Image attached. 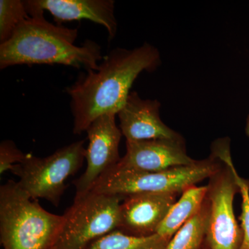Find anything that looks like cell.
Returning a JSON list of instances; mask_svg holds the SVG:
<instances>
[{
	"instance_id": "6da1fadb",
	"label": "cell",
	"mask_w": 249,
	"mask_h": 249,
	"mask_svg": "<svg viewBox=\"0 0 249 249\" xmlns=\"http://www.w3.org/2000/svg\"><path fill=\"white\" fill-rule=\"evenodd\" d=\"M160 62L158 49L145 42L133 49H113L97 70L80 76L66 89L71 97L73 134L86 132L93 121L103 114L117 115L139 74L157 70Z\"/></svg>"
},
{
	"instance_id": "7a4b0ae2",
	"label": "cell",
	"mask_w": 249,
	"mask_h": 249,
	"mask_svg": "<svg viewBox=\"0 0 249 249\" xmlns=\"http://www.w3.org/2000/svg\"><path fill=\"white\" fill-rule=\"evenodd\" d=\"M78 29L54 25L44 15L30 17L0 44V69L16 65H62L96 70L103 59L101 46L91 40L74 45Z\"/></svg>"
},
{
	"instance_id": "3957f363",
	"label": "cell",
	"mask_w": 249,
	"mask_h": 249,
	"mask_svg": "<svg viewBox=\"0 0 249 249\" xmlns=\"http://www.w3.org/2000/svg\"><path fill=\"white\" fill-rule=\"evenodd\" d=\"M65 217L45 211L9 180L0 187V241L3 249L53 247Z\"/></svg>"
},
{
	"instance_id": "277c9868",
	"label": "cell",
	"mask_w": 249,
	"mask_h": 249,
	"mask_svg": "<svg viewBox=\"0 0 249 249\" xmlns=\"http://www.w3.org/2000/svg\"><path fill=\"white\" fill-rule=\"evenodd\" d=\"M220 159V167L211 178L205 198L207 211L206 245L210 249H239L242 231L234 213L233 200L240 193L236 170L231 154L229 138L218 139L213 143Z\"/></svg>"
},
{
	"instance_id": "5b68a950",
	"label": "cell",
	"mask_w": 249,
	"mask_h": 249,
	"mask_svg": "<svg viewBox=\"0 0 249 249\" xmlns=\"http://www.w3.org/2000/svg\"><path fill=\"white\" fill-rule=\"evenodd\" d=\"M220 159L211 150L209 159L193 164L165 171L140 172L124 169L117 165L103 174L90 192L125 198L142 193L181 194L188 187L210 178L220 167Z\"/></svg>"
},
{
	"instance_id": "8992f818",
	"label": "cell",
	"mask_w": 249,
	"mask_h": 249,
	"mask_svg": "<svg viewBox=\"0 0 249 249\" xmlns=\"http://www.w3.org/2000/svg\"><path fill=\"white\" fill-rule=\"evenodd\" d=\"M84 144L83 140L72 142L46 157L27 154L11 170L19 177L18 186L31 199H45L58 206L67 188L65 181L83 164Z\"/></svg>"
},
{
	"instance_id": "52a82bcc",
	"label": "cell",
	"mask_w": 249,
	"mask_h": 249,
	"mask_svg": "<svg viewBox=\"0 0 249 249\" xmlns=\"http://www.w3.org/2000/svg\"><path fill=\"white\" fill-rule=\"evenodd\" d=\"M123 196L89 192L74 199L63 214L65 222L54 247L85 249L95 240L118 230Z\"/></svg>"
},
{
	"instance_id": "ba28073f",
	"label": "cell",
	"mask_w": 249,
	"mask_h": 249,
	"mask_svg": "<svg viewBox=\"0 0 249 249\" xmlns=\"http://www.w3.org/2000/svg\"><path fill=\"white\" fill-rule=\"evenodd\" d=\"M113 113L99 116L86 130L89 145L86 149L87 168L85 173L73 181L78 199L88 194L103 174L120 161L119 144L122 132Z\"/></svg>"
},
{
	"instance_id": "9c48e42d",
	"label": "cell",
	"mask_w": 249,
	"mask_h": 249,
	"mask_svg": "<svg viewBox=\"0 0 249 249\" xmlns=\"http://www.w3.org/2000/svg\"><path fill=\"white\" fill-rule=\"evenodd\" d=\"M188 155L183 138L126 142V153L117 165L135 171H165L196 163Z\"/></svg>"
},
{
	"instance_id": "30bf717a",
	"label": "cell",
	"mask_w": 249,
	"mask_h": 249,
	"mask_svg": "<svg viewBox=\"0 0 249 249\" xmlns=\"http://www.w3.org/2000/svg\"><path fill=\"white\" fill-rule=\"evenodd\" d=\"M178 196V193H165L126 196L121 204V222L118 230L136 237L157 234Z\"/></svg>"
},
{
	"instance_id": "8fae6325",
	"label": "cell",
	"mask_w": 249,
	"mask_h": 249,
	"mask_svg": "<svg viewBox=\"0 0 249 249\" xmlns=\"http://www.w3.org/2000/svg\"><path fill=\"white\" fill-rule=\"evenodd\" d=\"M24 3L29 15L49 11L58 25L88 19L106 28L109 41L117 33L114 0H26Z\"/></svg>"
},
{
	"instance_id": "7c38bea8",
	"label": "cell",
	"mask_w": 249,
	"mask_h": 249,
	"mask_svg": "<svg viewBox=\"0 0 249 249\" xmlns=\"http://www.w3.org/2000/svg\"><path fill=\"white\" fill-rule=\"evenodd\" d=\"M160 108L157 100L142 99L137 91L130 92L117 114L126 142L182 138L162 121Z\"/></svg>"
},
{
	"instance_id": "4fadbf2b",
	"label": "cell",
	"mask_w": 249,
	"mask_h": 249,
	"mask_svg": "<svg viewBox=\"0 0 249 249\" xmlns=\"http://www.w3.org/2000/svg\"><path fill=\"white\" fill-rule=\"evenodd\" d=\"M208 186L188 187L174 204L166 217L157 229V234L171 240L185 223L199 211L207 194Z\"/></svg>"
},
{
	"instance_id": "5bb4252c",
	"label": "cell",
	"mask_w": 249,
	"mask_h": 249,
	"mask_svg": "<svg viewBox=\"0 0 249 249\" xmlns=\"http://www.w3.org/2000/svg\"><path fill=\"white\" fill-rule=\"evenodd\" d=\"M169 241L158 234L136 237L115 230L95 240L85 249H165Z\"/></svg>"
},
{
	"instance_id": "9a60e30c",
	"label": "cell",
	"mask_w": 249,
	"mask_h": 249,
	"mask_svg": "<svg viewBox=\"0 0 249 249\" xmlns=\"http://www.w3.org/2000/svg\"><path fill=\"white\" fill-rule=\"evenodd\" d=\"M206 219L204 201L199 211L174 235L165 249H201L206 240Z\"/></svg>"
},
{
	"instance_id": "2e32d148",
	"label": "cell",
	"mask_w": 249,
	"mask_h": 249,
	"mask_svg": "<svg viewBox=\"0 0 249 249\" xmlns=\"http://www.w3.org/2000/svg\"><path fill=\"white\" fill-rule=\"evenodd\" d=\"M30 18L24 1H0V44L9 40L22 22Z\"/></svg>"
},
{
	"instance_id": "e0dca14e",
	"label": "cell",
	"mask_w": 249,
	"mask_h": 249,
	"mask_svg": "<svg viewBox=\"0 0 249 249\" xmlns=\"http://www.w3.org/2000/svg\"><path fill=\"white\" fill-rule=\"evenodd\" d=\"M237 183L242 196V212L240 216V228L242 231V241L240 249H249V180L236 175Z\"/></svg>"
},
{
	"instance_id": "ac0fdd59",
	"label": "cell",
	"mask_w": 249,
	"mask_h": 249,
	"mask_svg": "<svg viewBox=\"0 0 249 249\" xmlns=\"http://www.w3.org/2000/svg\"><path fill=\"white\" fill-rule=\"evenodd\" d=\"M25 154L18 148L12 141H3L0 144V174L12 170L15 165L20 163Z\"/></svg>"
},
{
	"instance_id": "d6986e66",
	"label": "cell",
	"mask_w": 249,
	"mask_h": 249,
	"mask_svg": "<svg viewBox=\"0 0 249 249\" xmlns=\"http://www.w3.org/2000/svg\"><path fill=\"white\" fill-rule=\"evenodd\" d=\"M246 134H247V137L249 138V115L248 117H247V124H246V128H245Z\"/></svg>"
},
{
	"instance_id": "ffe728a7",
	"label": "cell",
	"mask_w": 249,
	"mask_h": 249,
	"mask_svg": "<svg viewBox=\"0 0 249 249\" xmlns=\"http://www.w3.org/2000/svg\"><path fill=\"white\" fill-rule=\"evenodd\" d=\"M205 243H206V242H205ZM201 249H209V247H208V245H206H206L204 246V248H203V247H202V248H201Z\"/></svg>"
},
{
	"instance_id": "44dd1931",
	"label": "cell",
	"mask_w": 249,
	"mask_h": 249,
	"mask_svg": "<svg viewBox=\"0 0 249 249\" xmlns=\"http://www.w3.org/2000/svg\"><path fill=\"white\" fill-rule=\"evenodd\" d=\"M56 249L55 248V247H52V248H50V249Z\"/></svg>"
}]
</instances>
